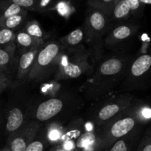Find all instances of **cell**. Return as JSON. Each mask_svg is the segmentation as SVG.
Returning <instances> with one entry per match:
<instances>
[{
    "mask_svg": "<svg viewBox=\"0 0 151 151\" xmlns=\"http://www.w3.org/2000/svg\"><path fill=\"white\" fill-rule=\"evenodd\" d=\"M137 118L134 115H128L115 120L109 124L100 136L102 150H106L116 141L128 136L135 128Z\"/></svg>",
    "mask_w": 151,
    "mask_h": 151,
    "instance_id": "1",
    "label": "cell"
},
{
    "mask_svg": "<svg viewBox=\"0 0 151 151\" xmlns=\"http://www.w3.org/2000/svg\"><path fill=\"white\" fill-rule=\"evenodd\" d=\"M60 51V44L58 42H50L42 46L37 53L32 70L29 72V78L39 79L50 66H52L58 56Z\"/></svg>",
    "mask_w": 151,
    "mask_h": 151,
    "instance_id": "2",
    "label": "cell"
},
{
    "mask_svg": "<svg viewBox=\"0 0 151 151\" xmlns=\"http://www.w3.org/2000/svg\"><path fill=\"white\" fill-rule=\"evenodd\" d=\"M109 17L102 10L90 7L86 18V30L89 38H100L106 32L109 27Z\"/></svg>",
    "mask_w": 151,
    "mask_h": 151,
    "instance_id": "3",
    "label": "cell"
},
{
    "mask_svg": "<svg viewBox=\"0 0 151 151\" xmlns=\"http://www.w3.org/2000/svg\"><path fill=\"white\" fill-rule=\"evenodd\" d=\"M38 127L28 126L11 133L8 139V147L11 151H24L27 145L35 139Z\"/></svg>",
    "mask_w": 151,
    "mask_h": 151,
    "instance_id": "4",
    "label": "cell"
},
{
    "mask_svg": "<svg viewBox=\"0 0 151 151\" xmlns=\"http://www.w3.org/2000/svg\"><path fill=\"white\" fill-rule=\"evenodd\" d=\"M63 103L60 99L52 98L40 104L36 109L35 118L41 121H45L53 118L62 110Z\"/></svg>",
    "mask_w": 151,
    "mask_h": 151,
    "instance_id": "5",
    "label": "cell"
},
{
    "mask_svg": "<svg viewBox=\"0 0 151 151\" xmlns=\"http://www.w3.org/2000/svg\"><path fill=\"white\" fill-rule=\"evenodd\" d=\"M102 150L100 136L91 131L78 136L75 142V151H100Z\"/></svg>",
    "mask_w": 151,
    "mask_h": 151,
    "instance_id": "6",
    "label": "cell"
},
{
    "mask_svg": "<svg viewBox=\"0 0 151 151\" xmlns=\"http://www.w3.org/2000/svg\"><path fill=\"white\" fill-rule=\"evenodd\" d=\"M128 105V101H119L104 105L97 113L95 119L96 122L98 124L107 122L122 112V110L126 107Z\"/></svg>",
    "mask_w": 151,
    "mask_h": 151,
    "instance_id": "7",
    "label": "cell"
},
{
    "mask_svg": "<svg viewBox=\"0 0 151 151\" xmlns=\"http://www.w3.org/2000/svg\"><path fill=\"white\" fill-rule=\"evenodd\" d=\"M42 46L35 47L29 50H27L21 55L18 65L17 77L19 79H24L28 77L32 70L37 53Z\"/></svg>",
    "mask_w": 151,
    "mask_h": 151,
    "instance_id": "8",
    "label": "cell"
},
{
    "mask_svg": "<svg viewBox=\"0 0 151 151\" xmlns=\"http://www.w3.org/2000/svg\"><path fill=\"white\" fill-rule=\"evenodd\" d=\"M88 63L85 61L69 62L60 68L58 78H75L81 76L88 70Z\"/></svg>",
    "mask_w": 151,
    "mask_h": 151,
    "instance_id": "9",
    "label": "cell"
},
{
    "mask_svg": "<svg viewBox=\"0 0 151 151\" xmlns=\"http://www.w3.org/2000/svg\"><path fill=\"white\" fill-rule=\"evenodd\" d=\"M124 62L122 59L118 58H111L104 61L97 70L96 77L104 78L116 76L123 69Z\"/></svg>",
    "mask_w": 151,
    "mask_h": 151,
    "instance_id": "10",
    "label": "cell"
},
{
    "mask_svg": "<svg viewBox=\"0 0 151 151\" xmlns=\"http://www.w3.org/2000/svg\"><path fill=\"white\" fill-rule=\"evenodd\" d=\"M137 28L129 25H121L114 28L106 38L107 44H114L127 39L134 34Z\"/></svg>",
    "mask_w": 151,
    "mask_h": 151,
    "instance_id": "11",
    "label": "cell"
},
{
    "mask_svg": "<svg viewBox=\"0 0 151 151\" xmlns=\"http://www.w3.org/2000/svg\"><path fill=\"white\" fill-rule=\"evenodd\" d=\"M151 68V54L145 53L139 56L131 67V74L134 78H139Z\"/></svg>",
    "mask_w": 151,
    "mask_h": 151,
    "instance_id": "12",
    "label": "cell"
},
{
    "mask_svg": "<svg viewBox=\"0 0 151 151\" xmlns=\"http://www.w3.org/2000/svg\"><path fill=\"white\" fill-rule=\"evenodd\" d=\"M15 44H17L20 48L24 49L27 51L35 47L42 46L44 44V40L35 38L21 30L16 33Z\"/></svg>",
    "mask_w": 151,
    "mask_h": 151,
    "instance_id": "13",
    "label": "cell"
},
{
    "mask_svg": "<svg viewBox=\"0 0 151 151\" xmlns=\"http://www.w3.org/2000/svg\"><path fill=\"white\" fill-rule=\"evenodd\" d=\"M24 123V114L19 108L15 107L10 110L7 115L6 130L10 134L21 128Z\"/></svg>",
    "mask_w": 151,
    "mask_h": 151,
    "instance_id": "14",
    "label": "cell"
},
{
    "mask_svg": "<svg viewBox=\"0 0 151 151\" xmlns=\"http://www.w3.org/2000/svg\"><path fill=\"white\" fill-rule=\"evenodd\" d=\"M27 13V12L9 16L4 19H0V26L15 31L24 26L26 22Z\"/></svg>",
    "mask_w": 151,
    "mask_h": 151,
    "instance_id": "15",
    "label": "cell"
},
{
    "mask_svg": "<svg viewBox=\"0 0 151 151\" xmlns=\"http://www.w3.org/2000/svg\"><path fill=\"white\" fill-rule=\"evenodd\" d=\"M26 12L27 10L22 8L20 6L6 0L5 1L1 2L0 5V19H4L9 16L26 13Z\"/></svg>",
    "mask_w": 151,
    "mask_h": 151,
    "instance_id": "16",
    "label": "cell"
},
{
    "mask_svg": "<svg viewBox=\"0 0 151 151\" xmlns=\"http://www.w3.org/2000/svg\"><path fill=\"white\" fill-rule=\"evenodd\" d=\"M131 13V9L125 0H115L114 6L111 16L117 20L125 19L129 17Z\"/></svg>",
    "mask_w": 151,
    "mask_h": 151,
    "instance_id": "17",
    "label": "cell"
},
{
    "mask_svg": "<svg viewBox=\"0 0 151 151\" xmlns=\"http://www.w3.org/2000/svg\"><path fill=\"white\" fill-rule=\"evenodd\" d=\"M16 32L0 26V48H14Z\"/></svg>",
    "mask_w": 151,
    "mask_h": 151,
    "instance_id": "18",
    "label": "cell"
},
{
    "mask_svg": "<svg viewBox=\"0 0 151 151\" xmlns=\"http://www.w3.org/2000/svg\"><path fill=\"white\" fill-rule=\"evenodd\" d=\"M22 30L29 35L36 38H39V39L44 40V36H45V34H44L42 28L40 26L39 23L35 20L28 21V22H25Z\"/></svg>",
    "mask_w": 151,
    "mask_h": 151,
    "instance_id": "19",
    "label": "cell"
},
{
    "mask_svg": "<svg viewBox=\"0 0 151 151\" xmlns=\"http://www.w3.org/2000/svg\"><path fill=\"white\" fill-rule=\"evenodd\" d=\"M89 7L99 9L111 16L114 6L115 0H87Z\"/></svg>",
    "mask_w": 151,
    "mask_h": 151,
    "instance_id": "20",
    "label": "cell"
},
{
    "mask_svg": "<svg viewBox=\"0 0 151 151\" xmlns=\"http://www.w3.org/2000/svg\"><path fill=\"white\" fill-rule=\"evenodd\" d=\"M84 32L82 28H78L69 33L67 36L62 38V41L68 47L78 46L83 40Z\"/></svg>",
    "mask_w": 151,
    "mask_h": 151,
    "instance_id": "21",
    "label": "cell"
},
{
    "mask_svg": "<svg viewBox=\"0 0 151 151\" xmlns=\"http://www.w3.org/2000/svg\"><path fill=\"white\" fill-rule=\"evenodd\" d=\"M107 151H131V142L127 138V136L112 144Z\"/></svg>",
    "mask_w": 151,
    "mask_h": 151,
    "instance_id": "22",
    "label": "cell"
},
{
    "mask_svg": "<svg viewBox=\"0 0 151 151\" xmlns=\"http://www.w3.org/2000/svg\"><path fill=\"white\" fill-rule=\"evenodd\" d=\"M14 48H0V69L7 68L11 63L13 58Z\"/></svg>",
    "mask_w": 151,
    "mask_h": 151,
    "instance_id": "23",
    "label": "cell"
},
{
    "mask_svg": "<svg viewBox=\"0 0 151 151\" xmlns=\"http://www.w3.org/2000/svg\"><path fill=\"white\" fill-rule=\"evenodd\" d=\"M62 0H38L35 10L39 12H45L55 8L58 3Z\"/></svg>",
    "mask_w": 151,
    "mask_h": 151,
    "instance_id": "24",
    "label": "cell"
},
{
    "mask_svg": "<svg viewBox=\"0 0 151 151\" xmlns=\"http://www.w3.org/2000/svg\"><path fill=\"white\" fill-rule=\"evenodd\" d=\"M47 140V139H44L41 138L37 139H34L27 145L24 151H44Z\"/></svg>",
    "mask_w": 151,
    "mask_h": 151,
    "instance_id": "25",
    "label": "cell"
},
{
    "mask_svg": "<svg viewBox=\"0 0 151 151\" xmlns=\"http://www.w3.org/2000/svg\"><path fill=\"white\" fill-rule=\"evenodd\" d=\"M62 137H63V135H62L61 130L58 128V127H51L47 131V139L52 143H57L61 141Z\"/></svg>",
    "mask_w": 151,
    "mask_h": 151,
    "instance_id": "26",
    "label": "cell"
},
{
    "mask_svg": "<svg viewBox=\"0 0 151 151\" xmlns=\"http://www.w3.org/2000/svg\"><path fill=\"white\" fill-rule=\"evenodd\" d=\"M12 3L16 4L25 10H35L38 0H7Z\"/></svg>",
    "mask_w": 151,
    "mask_h": 151,
    "instance_id": "27",
    "label": "cell"
},
{
    "mask_svg": "<svg viewBox=\"0 0 151 151\" xmlns=\"http://www.w3.org/2000/svg\"><path fill=\"white\" fill-rule=\"evenodd\" d=\"M137 151H151V130H148L142 139Z\"/></svg>",
    "mask_w": 151,
    "mask_h": 151,
    "instance_id": "28",
    "label": "cell"
},
{
    "mask_svg": "<svg viewBox=\"0 0 151 151\" xmlns=\"http://www.w3.org/2000/svg\"><path fill=\"white\" fill-rule=\"evenodd\" d=\"M55 9H56L57 11L63 16H69L71 13L70 5L66 0H62L58 3Z\"/></svg>",
    "mask_w": 151,
    "mask_h": 151,
    "instance_id": "29",
    "label": "cell"
},
{
    "mask_svg": "<svg viewBox=\"0 0 151 151\" xmlns=\"http://www.w3.org/2000/svg\"><path fill=\"white\" fill-rule=\"evenodd\" d=\"M131 9V13H139L143 10V7L145 4L141 3L139 0H125Z\"/></svg>",
    "mask_w": 151,
    "mask_h": 151,
    "instance_id": "30",
    "label": "cell"
},
{
    "mask_svg": "<svg viewBox=\"0 0 151 151\" xmlns=\"http://www.w3.org/2000/svg\"><path fill=\"white\" fill-rule=\"evenodd\" d=\"M141 115L145 119H149L151 118V109L150 108H144L142 111Z\"/></svg>",
    "mask_w": 151,
    "mask_h": 151,
    "instance_id": "31",
    "label": "cell"
},
{
    "mask_svg": "<svg viewBox=\"0 0 151 151\" xmlns=\"http://www.w3.org/2000/svg\"><path fill=\"white\" fill-rule=\"evenodd\" d=\"M50 151H66V150L63 147V146H62L60 144H57L54 145V146L50 150Z\"/></svg>",
    "mask_w": 151,
    "mask_h": 151,
    "instance_id": "32",
    "label": "cell"
},
{
    "mask_svg": "<svg viewBox=\"0 0 151 151\" xmlns=\"http://www.w3.org/2000/svg\"><path fill=\"white\" fill-rule=\"evenodd\" d=\"M5 87V78L4 76L0 73V88Z\"/></svg>",
    "mask_w": 151,
    "mask_h": 151,
    "instance_id": "33",
    "label": "cell"
},
{
    "mask_svg": "<svg viewBox=\"0 0 151 151\" xmlns=\"http://www.w3.org/2000/svg\"><path fill=\"white\" fill-rule=\"evenodd\" d=\"M139 1L142 3L143 4H150L151 5V0H139Z\"/></svg>",
    "mask_w": 151,
    "mask_h": 151,
    "instance_id": "34",
    "label": "cell"
},
{
    "mask_svg": "<svg viewBox=\"0 0 151 151\" xmlns=\"http://www.w3.org/2000/svg\"><path fill=\"white\" fill-rule=\"evenodd\" d=\"M0 151H11V150H10V148H9L8 147H5L2 148Z\"/></svg>",
    "mask_w": 151,
    "mask_h": 151,
    "instance_id": "35",
    "label": "cell"
},
{
    "mask_svg": "<svg viewBox=\"0 0 151 151\" xmlns=\"http://www.w3.org/2000/svg\"><path fill=\"white\" fill-rule=\"evenodd\" d=\"M1 0H0V5H1Z\"/></svg>",
    "mask_w": 151,
    "mask_h": 151,
    "instance_id": "36",
    "label": "cell"
}]
</instances>
